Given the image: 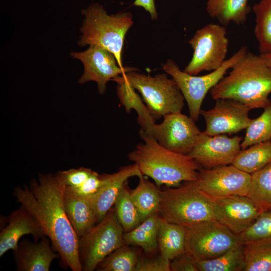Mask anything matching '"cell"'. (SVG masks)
<instances>
[{
    "mask_svg": "<svg viewBox=\"0 0 271 271\" xmlns=\"http://www.w3.org/2000/svg\"><path fill=\"white\" fill-rule=\"evenodd\" d=\"M66 185L58 172L39 174L29 187L17 186L13 192L17 201L36 219L50 240L63 263L73 271H81L78 238L67 216L64 194Z\"/></svg>",
    "mask_w": 271,
    "mask_h": 271,
    "instance_id": "6da1fadb",
    "label": "cell"
},
{
    "mask_svg": "<svg viewBox=\"0 0 271 271\" xmlns=\"http://www.w3.org/2000/svg\"><path fill=\"white\" fill-rule=\"evenodd\" d=\"M214 100L231 99L250 109L264 108L271 103V67L260 55L247 53L210 90Z\"/></svg>",
    "mask_w": 271,
    "mask_h": 271,
    "instance_id": "7a4b0ae2",
    "label": "cell"
},
{
    "mask_svg": "<svg viewBox=\"0 0 271 271\" xmlns=\"http://www.w3.org/2000/svg\"><path fill=\"white\" fill-rule=\"evenodd\" d=\"M143 143L128 155L143 176L151 178L158 186H177L182 182L196 181L201 167L189 155L177 153L161 146L140 129Z\"/></svg>",
    "mask_w": 271,
    "mask_h": 271,
    "instance_id": "3957f363",
    "label": "cell"
},
{
    "mask_svg": "<svg viewBox=\"0 0 271 271\" xmlns=\"http://www.w3.org/2000/svg\"><path fill=\"white\" fill-rule=\"evenodd\" d=\"M82 13L85 19L80 29L78 45L81 47L96 45L107 49L114 55L118 65L123 68L122 51L125 36L133 25L131 14L123 12L110 16L96 4Z\"/></svg>",
    "mask_w": 271,
    "mask_h": 271,
    "instance_id": "277c9868",
    "label": "cell"
},
{
    "mask_svg": "<svg viewBox=\"0 0 271 271\" xmlns=\"http://www.w3.org/2000/svg\"><path fill=\"white\" fill-rule=\"evenodd\" d=\"M159 213L165 220L188 227L215 219L213 199L196 181H187L175 188L161 191Z\"/></svg>",
    "mask_w": 271,
    "mask_h": 271,
    "instance_id": "5b68a950",
    "label": "cell"
},
{
    "mask_svg": "<svg viewBox=\"0 0 271 271\" xmlns=\"http://www.w3.org/2000/svg\"><path fill=\"white\" fill-rule=\"evenodd\" d=\"M122 75L130 85L141 94L155 119L181 112L184 97L175 81L169 78L166 74L151 76L132 71Z\"/></svg>",
    "mask_w": 271,
    "mask_h": 271,
    "instance_id": "8992f818",
    "label": "cell"
},
{
    "mask_svg": "<svg viewBox=\"0 0 271 271\" xmlns=\"http://www.w3.org/2000/svg\"><path fill=\"white\" fill-rule=\"evenodd\" d=\"M247 52V47L242 46L219 68L202 76L191 75L182 71L171 59L164 64L163 69L177 83L187 103L190 116L195 121L199 119L201 105L207 92Z\"/></svg>",
    "mask_w": 271,
    "mask_h": 271,
    "instance_id": "52a82bcc",
    "label": "cell"
},
{
    "mask_svg": "<svg viewBox=\"0 0 271 271\" xmlns=\"http://www.w3.org/2000/svg\"><path fill=\"white\" fill-rule=\"evenodd\" d=\"M123 229L114 209L85 235L78 239V255L82 270L92 271L107 256L123 244Z\"/></svg>",
    "mask_w": 271,
    "mask_h": 271,
    "instance_id": "ba28073f",
    "label": "cell"
},
{
    "mask_svg": "<svg viewBox=\"0 0 271 271\" xmlns=\"http://www.w3.org/2000/svg\"><path fill=\"white\" fill-rule=\"evenodd\" d=\"M186 227L185 250L196 260L216 258L242 242L215 219Z\"/></svg>",
    "mask_w": 271,
    "mask_h": 271,
    "instance_id": "9c48e42d",
    "label": "cell"
},
{
    "mask_svg": "<svg viewBox=\"0 0 271 271\" xmlns=\"http://www.w3.org/2000/svg\"><path fill=\"white\" fill-rule=\"evenodd\" d=\"M188 43L193 49L191 61L183 70L196 75L219 68L226 60L229 40L226 27L210 23L198 30Z\"/></svg>",
    "mask_w": 271,
    "mask_h": 271,
    "instance_id": "30bf717a",
    "label": "cell"
},
{
    "mask_svg": "<svg viewBox=\"0 0 271 271\" xmlns=\"http://www.w3.org/2000/svg\"><path fill=\"white\" fill-rule=\"evenodd\" d=\"M163 121L154 123L147 131L164 148L188 155L200 133L195 120L181 112L165 115Z\"/></svg>",
    "mask_w": 271,
    "mask_h": 271,
    "instance_id": "8fae6325",
    "label": "cell"
},
{
    "mask_svg": "<svg viewBox=\"0 0 271 271\" xmlns=\"http://www.w3.org/2000/svg\"><path fill=\"white\" fill-rule=\"evenodd\" d=\"M251 174L232 164L211 169H201L196 182L199 187L212 198L232 195L246 196Z\"/></svg>",
    "mask_w": 271,
    "mask_h": 271,
    "instance_id": "7c38bea8",
    "label": "cell"
},
{
    "mask_svg": "<svg viewBox=\"0 0 271 271\" xmlns=\"http://www.w3.org/2000/svg\"><path fill=\"white\" fill-rule=\"evenodd\" d=\"M71 55L73 58L80 60L84 65V72L79 83L95 82L100 94L105 91L106 84L109 80L128 72L136 71L133 68L120 67L111 52L96 45H90L83 52H72Z\"/></svg>",
    "mask_w": 271,
    "mask_h": 271,
    "instance_id": "4fadbf2b",
    "label": "cell"
},
{
    "mask_svg": "<svg viewBox=\"0 0 271 271\" xmlns=\"http://www.w3.org/2000/svg\"><path fill=\"white\" fill-rule=\"evenodd\" d=\"M251 109L246 105L231 99H219L213 108L201 109L206 122L204 132L209 136L235 133L246 129L252 121L249 118Z\"/></svg>",
    "mask_w": 271,
    "mask_h": 271,
    "instance_id": "5bb4252c",
    "label": "cell"
},
{
    "mask_svg": "<svg viewBox=\"0 0 271 271\" xmlns=\"http://www.w3.org/2000/svg\"><path fill=\"white\" fill-rule=\"evenodd\" d=\"M242 138H229L224 134L209 136L201 131L188 155L201 167L211 169L232 164L241 150Z\"/></svg>",
    "mask_w": 271,
    "mask_h": 271,
    "instance_id": "9a60e30c",
    "label": "cell"
},
{
    "mask_svg": "<svg viewBox=\"0 0 271 271\" xmlns=\"http://www.w3.org/2000/svg\"><path fill=\"white\" fill-rule=\"evenodd\" d=\"M212 199L216 219L238 235L251 225L262 212L246 196Z\"/></svg>",
    "mask_w": 271,
    "mask_h": 271,
    "instance_id": "2e32d148",
    "label": "cell"
},
{
    "mask_svg": "<svg viewBox=\"0 0 271 271\" xmlns=\"http://www.w3.org/2000/svg\"><path fill=\"white\" fill-rule=\"evenodd\" d=\"M103 183L99 191L89 199L94 210L97 223L101 221L114 205L116 196L128 178L143 176L138 165L123 167L111 174H103Z\"/></svg>",
    "mask_w": 271,
    "mask_h": 271,
    "instance_id": "e0dca14e",
    "label": "cell"
},
{
    "mask_svg": "<svg viewBox=\"0 0 271 271\" xmlns=\"http://www.w3.org/2000/svg\"><path fill=\"white\" fill-rule=\"evenodd\" d=\"M8 224L0 233V256L9 250H14L21 238L31 234L35 241L46 236L34 217L22 205L11 212Z\"/></svg>",
    "mask_w": 271,
    "mask_h": 271,
    "instance_id": "ac0fdd59",
    "label": "cell"
},
{
    "mask_svg": "<svg viewBox=\"0 0 271 271\" xmlns=\"http://www.w3.org/2000/svg\"><path fill=\"white\" fill-rule=\"evenodd\" d=\"M46 236L33 242L20 241L13 250L18 271H48L53 259L60 255L53 251Z\"/></svg>",
    "mask_w": 271,
    "mask_h": 271,
    "instance_id": "d6986e66",
    "label": "cell"
},
{
    "mask_svg": "<svg viewBox=\"0 0 271 271\" xmlns=\"http://www.w3.org/2000/svg\"><path fill=\"white\" fill-rule=\"evenodd\" d=\"M64 205L68 219L79 238L96 224V217L88 198L81 196L66 186Z\"/></svg>",
    "mask_w": 271,
    "mask_h": 271,
    "instance_id": "ffe728a7",
    "label": "cell"
},
{
    "mask_svg": "<svg viewBox=\"0 0 271 271\" xmlns=\"http://www.w3.org/2000/svg\"><path fill=\"white\" fill-rule=\"evenodd\" d=\"M206 9L210 17L224 26L231 23L243 24L251 11L248 0H207Z\"/></svg>",
    "mask_w": 271,
    "mask_h": 271,
    "instance_id": "44dd1931",
    "label": "cell"
},
{
    "mask_svg": "<svg viewBox=\"0 0 271 271\" xmlns=\"http://www.w3.org/2000/svg\"><path fill=\"white\" fill-rule=\"evenodd\" d=\"M186 227L169 222L161 217L158 234V244L161 255L172 260L186 252Z\"/></svg>",
    "mask_w": 271,
    "mask_h": 271,
    "instance_id": "7402d4cb",
    "label": "cell"
},
{
    "mask_svg": "<svg viewBox=\"0 0 271 271\" xmlns=\"http://www.w3.org/2000/svg\"><path fill=\"white\" fill-rule=\"evenodd\" d=\"M117 83V95L121 104L124 107L127 113L131 109H134L138 114L137 120L142 129L147 131L154 123L155 119L143 103L138 94L125 80L122 75H119L112 79Z\"/></svg>",
    "mask_w": 271,
    "mask_h": 271,
    "instance_id": "603a6c76",
    "label": "cell"
},
{
    "mask_svg": "<svg viewBox=\"0 0 271 271\" xmlns=\"http://www.w3.org/2000/svg\"><path fill=\"white\" fill-rule=\"evenodd\" d=\"M139 178L138 185L130 193L142 222L152 214L159 213L161 197V190L156 184L144 176Z\"/></svg>",
    "mask_w": 271,
    "mask_h": 271,
    "instance_id": "cb8c5ba5",
    "label": "cell"
},
{
    "mask_svg": "<svg viewBox=\"0 0 271 271\" xmlns=\"http://www.w3.org/2000/svg\"><path fill=\"white\" fill-rule=\"evenodd\" d=\"M156 213L130 231L123 234V243L141 247L147 252H152L158 247V234L161 216Z\"/></svg>",
    "mask_w": 271,
    "mask_h": 271,
    "instance_id": "d4e9b609",
    "label": "cell"
},
{
    "mask_svg": "<svg viewBox=\"0 0 271 271\" xmlns=\"http://www.w3.org/2000/svg\"><path fill=\"white\" fill-rule=\"evenodd\" d=\"M271 163V141H267L241 150L232 165L238 169L251 174Z\"/></svg>",
    "mask_w": 271,
    "mask_h": 271,
    "instance_id": "484cf974",
    "label": "cell"
},
{
    "mask_svg": "<svg viewBox=\"0 0 271 271\" xmlns=\"http://www.w3.org/2000/svg\"><path fill=\"white\" fill-rule=\"evenodd\" d=\"M246 196L261 212L271 210V163L251 174Z\"/></svg>",
    "mask_w": 271,
    "mask_h": 271,
    "instance_id": "4316f807",
    "label": "cell"
},
{
    "mask_svg": "<svg viewBox=\"0 0 271 271\" xmlns=\"http://www.w3.org/2000/svg\"><path fill=\"white\" fill-rule=\"evenodd\" d=\"M244 244L241 242L220 256L207 260H195L198 271H243Z\"/></svg>",
    "mask_w": 271,
    "mask_h": 271,
    "instance_id": "83f0119b",
    "label": "cell"
},
{
    "mask_svg": "<svg viewBox=\"0 0 271 271\" xmlns=\"http://www.w3.org/2000/svg\"><path fill=\"white\" fill-rule=\"evenodd\" d=\"M254 35L260 54L271 53V0H260L252 8Z\"/></svg>",
    "mask_w": 271,
    "mask_h": 271,
    "instance_id": "f1b7e54d",
    "label": "cell"
},
{
    "mask_svg": "<svg viewBox=\"0 0 271 271\" xmlns=\"http://www.w3.org/2000/svg\"><path fill=\"white\" fill-rule=\"evenodd\" d=\"M244 244L243 271H271V240Z\"/></svg>",
    "mask_w": 271,
    "mask_h": 271,
    "instance_id": "f546056e",
    "label": "cell"
},
{
    "mask_svg": "<svg viewBox=\"0 0 271 271\" xmlns=\"http://www.w3.org/2000/svg\"><path fill=\"white\" fill-rule=\"evenodd\" d=\"M126 183L118 192L114 205L117 218L123 230L127 232L134 229L141 221Z\"/></svg>",
    "mask_w": 271,
    "mask_h": 271,
    "instance_id": "4dcf8cb0",
    "label": "cell"
},
{
    "mask_svg": "<svg viewBox=\"0 0 271 271\" xmlns=\"http://www.w3.org/2000/svg\"><path fill=\"white\" fill-rule=\"evenodd\" d=\"M271 139V103L264 108L262 113L246 128L245 137L241 142V150L253 145Z\"/></svg>",
    "mask_w": 271,
    "mask_h": 271,
    "instance_id": "1f68e13d",
    "label": "cell"
},
{
    "mask_svg": "<svg viewBox=\"0 0 271 271\" xmlns=\"http://www.w3.org/2000/svg\"><path fill=\"white\" fill-rule=\"evenodd\" d=\"M139 260L134 250L122 245L107 256L96 268L100 271H136Z\"/></svg>",
    "mask_w": 271,
    "mask_h": 271,
    "instance_id": "d6a6232c",
    "label": "cell"
},
{
    "mask_svg": "<svg viewBox=\"0 0 271 271\" xmlns=\"http://www.w3.org/2000/svg\"><path fill=\"white\" fill-rule=\"evenodd\" d=\"M239 236L243 243L271 240V210L262 212L254 223Z\"/></svg>",
    "mask_w": 271,
    "mask_h": 271,
    "instance_id": "836d02e7",
    "label": "cell"
},
{
    "mask_svg": "<svg viewBox=\"0 0 271 271\" xmlns=\"http://www.w3.org/2000/svg\"><path fill=\"white\" fill-rule=\"evenodd\" d=\"M92 171L84 167L71 169L58 173L66 186L75 188L81 185L91 175Z\"/></svg>",
    "mask_w": 271,
    "mask_h": 271,
    "instance_id": "e575fe53",
    "label": "cell"
},
{
    "mask_svg": "<svg viewBox=\"0 0 271 271\" xmlns=\"http://www.w3.org/2000/svg\"><path fill=\"white\" fill-rule=\"evenodd\" d=\"M102 183L103 175L93 171L88 178L80 186L75 188L68 187L76 194L89 198L95 195L99 191Z\"/></svg>",
    "mask_w": 271,
    "mask_h": 271,
    "instance_id": "d590c367",
    "label": "cell"
},
{
    "mask_svg": "<svg viewBox=\"0 0 271 271\" xmlns=\"http://www.w3.org/2000/svg\"><path fill=\"white\" fill-rule=\"evenodd\" d=\"M170 263L161 255L154 259H139L136 271H170Z\"/></svg>",
    "mask_w": 271,
    "mask_h": 271,
    "instance_id": "8d00e7d4",
    "label": "cell"
},
{
    "mask_svg": "<svg viewBox=\"0 0 271 271\" xmlns=\"http://www.w3.org/2000/svg\"><path fill=\"white\" fill-rule=\"evenodd\" d=\"M171 260L170 267L172 271H198L195 259L186 252Z\"/></svg>",
    "mask_w": 271,
    "mask_h": 271,
    "instance_id": "74e56055",
    "label": "cell"
},
{
    "mask_svg": "<svg viewBox=\"0 0 271 271\" xmlns=\"http://www.w3.org/2000/svg\"><path fill=\"white\" fill-rule=\"evenodd\" d=\"M133 5L143 8L149 12L152 20H157L158 15L155 7V0H135Z\"/></svg>",
    "mask_w": 271,
    "mask_h": 271,
    "instance_id": "f35d334b",
    "label": "cell"
},
{
    "mask_svg": "<svg viewBox=\"0 0 271 271\" xmlns=\"http://www.w3.org/2000/svg\"><path fill=\"white\" fill-rule=\"evenodd\" d=\"M262 58L266 64L270 67H271V53L259 54Z\"/></svg>",
    "mask_w": 271,
    "mask_h": 271,
    "instance_id": "ab89813d",
    "label": "cell"
}]
</instances>
